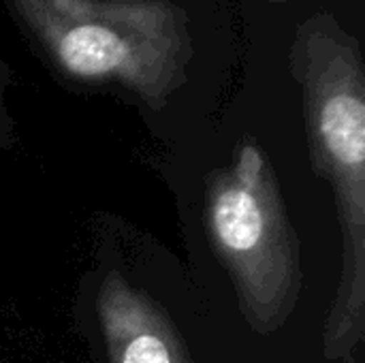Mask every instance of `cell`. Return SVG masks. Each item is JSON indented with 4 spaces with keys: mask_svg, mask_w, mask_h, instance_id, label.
Instances as JSON below:
<instances>
[{
    "mask_svg": "<svg viewBox=\"0 0 365 363\" xmlns=\"http://www.w3.org/2000/svg\"><path fill=\"white\" fill-rule=\"evenodd\" d=\"M58 71L73 81L120 86L152 109L186 81L192 41L167 0H11Z\"/></svg>",
    "mask_w": 365,
    "mask_h": 363,
    "instance_id": "cell-2",
    "label": "cell"
},
{
    "mask_svg": "<svg viewBox=\"0 0 365 363\" xmlns=\"http://www.w3.org/2000/svg\"><path fill=\"white\" fill-rule=\"evenodd\" d=\"M291 66L304 94L310 158L331 184L342 229V272L331 302L325 359L357 363L365 334V68L359 43L329 17L308 19Z\"/></svg>",
    "mask_w": 365,
    "mask_h": 363,
    "instance_id": "cell-1",
    "label": "cell"
},
{
    "mask_svg": "<svg viewBox=\"0 0 365 363\" xmlns=\"http://www.w3.org/2000/svg\"><path fill=\"white\" fill-rule=\"evenodd\" d=\"M205 225L212 246L257 334L280 329L302 293L299 244L265 152L244 139L231 167L205 182Z\"/></svg>",
    "mask_w": 365,
    "mask_h": 363,
    "instance_id": "cell-3",
    "label": "cell"
},
{
    "mask_svg": "<svg viewBox=\"0 0 365 363\" xmlns=\"http://www.w3.org/2000/svg\"><path fill=\"white\" fill-rule=\"evenodd\" d=\"M96 315L109 363H192L167 312L115 272L101 282Z\"/></svg>",
    "mask_w": 365,
    "mask_h": 363,
    "instance_id": "cell-4",
    "label": "cell"
}]
</instances>
